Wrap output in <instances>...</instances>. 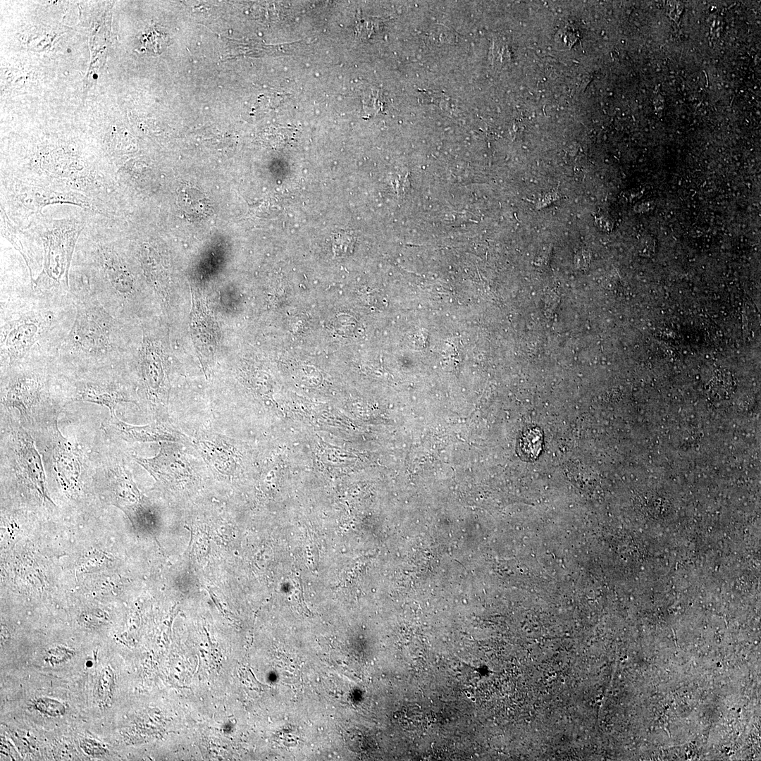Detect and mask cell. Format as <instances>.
I'll return each mask as SVG.
<instances>
[{"instance_id":"cell-12","label":"cell","mask_w":761,"mask_h":761,"mask_svg":"<svg viewBox=\"0 0 761 761\" xmlns=\"http://www.w3.org/2000/svg\"><path fill=\"white\" fill-rule=\"evenodd\" d=\"M80 747L87 754L92 756H101L107 752L100 743L93 739H83L80 742Z\"/></svg>"},{"instance_id":"cell-1","label":"cell","mask_w":761,"mask_h":761,"mask_svg":"<svg viewBox=\"0 0 761 761\" xmlns=\"http://www.w3.org/2000/svg\"><path fill=\"white\" fill-rule=\"evenodd\" d=\"M70 292H41L31 283L1 284V373L16 367L54 363L73 324Z\"/></svg>"},{"instance_id":"cell-5","label":"cell","mask_w":761,"mask_h":761,"mask_svg":"<svg viewBox=\"0 0 761 761\" xmlns=\"http://www.w3.org/2000/svg\"><path fill=\"white\" fill-rule=\"evenodd\" d=\"M9 200L14 206L25 215L37 214L49 204L70 203L82 207L92 208L88 198L72 192H57L20 182H14L10 187Z\"/></svg>"},{"instance_id":"cell-9","label":"cell","mask_w":761,"mask_h":761,"mask_svg":"<svg viewBox=\"0 0 761 761\" xmlns=\"http://www.w3.org/2000/svg\"><path fill=\"white\" fill-rule=\"evenodd\" d=\"M34 708L41 714L51 717H58L65 714L66 708L60 701L48 698L39 697L32 702Z\"/></svg>"},{"instance_id":"cell-8","label":"cell","mask_w":761,"mask_h":761,"mask_svg":"<svg viewBox=\"0 0 761 761\" xmlns=\"http://www.w3.org/2000/svg\"><path fill=\"white\" fill-rule=\"evenodd\" d=\"M431 713L423 710L418 705L404 707L399 712V721L401 725L408 730H422L433 721Z\"/></svg>"},{"instance_id":"cell-4","label":"cell","mask_w":761,"mask_h":761,"mask_svg":"<svg viewBox=\"0 0 761 761\" xmlns=\"http://www.w3.org/2000/svg\"><path fill=\"white\" fill-rule=\"evenodd\" d=\"M38 230L43 251L42 270L31 283L32 288L42 292H70V264L82 228L78 219L53 220L43 223Z\"/></svg>"},{"instance_id":"cell-6","label":"cell","mask_w":761,"mask_h":761,"mask_svg":"<svg viewBox=\"0 0 761 761\" xmlns=\"http://www.w3.org/2000/svg\"><path fill=\"white\" fill-rule=\"evenodd\" d=\"M17 457L20 469L40 490H44V471L41 457L32 438L23 431L17 435ZM44 492V490H43Z\"/></svg>"},{"instance_id":"cell-10","label":"cell","mask_w":761,"mask_h":761,"mask_svg":"<svg viewBox=\"0 0 761 761\" xmlns=\"http://www.w3.org/2000/svg\"><path fill=\"white\" fill-rule=\"evenodd\" d=\"M114 685V674L110 667H106L101 672L97 693L99 699L103 703L111 700Z\"/></svg>"},{"instance_id":"cell-11","label":"cell","mask_w":761,"mask_h":761,"mask_svg":"<svg viewBox=\"0 0 761 761\" xmlns=\"http://www.w3.org/2000/svg\"><path fill=\"white\" fill-rule=\"evenodd\" d=\"M74 654V650L60 647L49 650L45 657L49 663L59 664L70 659Z\"/></svg>"},{"instance_id":"cell-2","label":"cell","mask_w":761,"mask_h":761,"mask_svg":"<svg viewBox=\"0 0 761 761\" xmlns=\"http://www.w3.org/2000/svg\"><path fill=\"white\" fill-rule=\"evenodd\" d=\"M69 286L76 314L55 361L58 370L75 375L113 369L129 349L125 321L106 310L85 276L75 269L70 273Z\"/></svg>"},{"instance_id":"cell-7","label":"cell","mask_w":761,"mask_h":761,"mask_svg":"<svg viewBox=\"0 0 761 761\" xmlns=\"http://www.w3.org/2000/svg\"><path fill=\"white\" fill-rule=\"evenodd\" d=\"M113 422L121 435L136 440L151 441L171 438L169 434L152 426H130L119 420L116 416H111Z\"/></svg>"},{"instance_id":"cell-3","label":"cell","mask_w":761,"mask_h":761,"mask_svg":"<svg viewBox=\"0 0 761 761\" xmlns=\"http://www.w3.org/2000/svg\"><path fill=\"white\" fill-rule=\"evenodd\" d=\"M75 262L74 268L85 276L101 305L124 321L140 291L117 247L108 239L85 241L78 248Z\"/></svg>"}]
</instances>
